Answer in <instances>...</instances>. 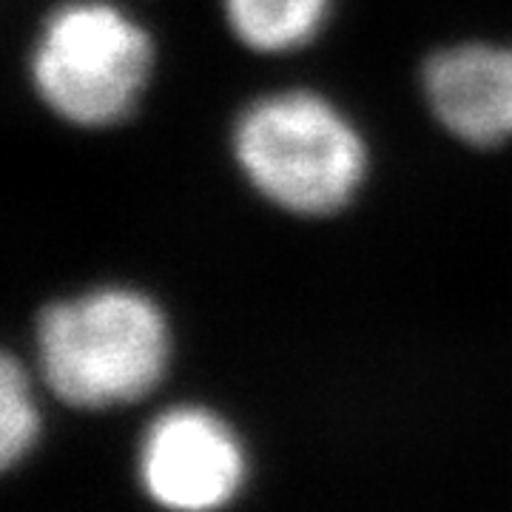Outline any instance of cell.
I'll list each match as a JSON object with an SVG mask.
<instances>
[{
	"label": "cell",
	"mask_w": 512,
	"mask_h": 512,
	"mask_svg": "<svg viewBox=\"0 0 512 512\" xmlns=\"http://www.w3.org/2000/svg\"><path fill=\"white\" fill-rule=\"evenodd\" d=\"M37 353L49 387L74 407H114L146 396L168 356L163 316L131 291H97L43 313Z\"/></svg>",
	"instance_id": "cell-1"
},
{
	"label": "cell",
	"mask_w": 512,
	"mask_h": 512,
	"mask_svg": "<svg viewBox=\"0 0 512 512\" xmlns=\"http://www.w3.org/2000/svg\"><path fill=\"white\" fill-rule=\"evenodd\" d=\"M237 157L251 183L296 214H328L350 200L365 148L348 120L313 94H279L239 120Z\"/></svg>",
	"instance_id": "cell-2"
},
{
	"label": "cell",
	"mask_w": 512,
	"mask_h": 512,
	"mask_svg": "<svg viewBox=\"0 0 512 512\" xmlns=\"http://www.w3.org/2000/svg\"><path fill=\"white\" fill-rule=\"evenodd\" d=\"M148 63L151 46L137 23L103 3H77L46 23L32 72L60 117L106 126L137 100Z\"/></svg>",
	"instance_id": "cell-3"
},
{
	"label": "cell",
	"mask_w": 512,
	"mask_h": 512,
	"mask_svg": "<svg viewBox=\"0 0 512 512\" xmlns=\"http://www.w3.org/2000/svg\"><path fill=\"white\" fill-rule=\"evenodd\" d=\"M242 470L237 439L202 410L165 413L143 441L140 476L148 495L168 510H217L234 498Z\"/></svg>",
	"instance_id": "cell-4"
},
{
	"label": "cell",
	"mask_w": 512,
	"mask_h": 512,
	"mask_svg": "<svg viewBox=\"0 0 512 512\" xmlns=\"http://www.w3.org/2000/svg\"><path fill=\"white\" fill-rule=\"evenodd\" d=\"M439 120L473 146L512 137V49L461 46L441 52L424 72Z\"/></svg>",
	"instance_id": "cell-5"
},
{
	"label": "cell",
	"mask_w": 512,
	"mask_h": 512,
	"mask_svg": "<svg viewBox=\"0 0 512 512\" xmlns=\"http://www.w3.org/2000/svg\"><path fill=\"white\" fill-rule=\"evenodd\" d=\"M239 40L259 52H288L311 40L328 0H225Z\"/></svg>",
	"instance_id": "cell-6"
},
{
	"label": "cell",
	"mask_w": 512,
	"mask_h": 512,
	"mask_svg": "<svg viewBox=\"0 0 512 512\" xmlns=\"http://www.w3.org/2000/svg\"><path fill=\"white\" fill-rule=\"evenodd\" d=\"M37 433V413L26 376L20 367L6 356L0 365V461L12 467L18 458L26 456Z\"/></svg>",
	"instance_id": "cell-7"
}]
</instances>
